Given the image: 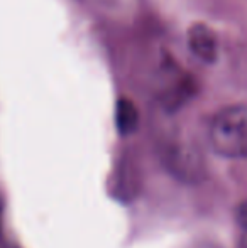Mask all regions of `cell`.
<instances>
[{
  "mask_svg": "<svg viewBox=\"0 0 247 248\" xmlns=\"http://www.w3.org/2000/svg\"><path fill=\"white\" fill-rule=\"evenodd\" d=\"M217 154L231 159L247 157V105H232L214 117L208 130Z\"/></svg>",
  "mask_w": 247,
  "mask_h": 248,
  "instance_id": "obj_1",
  "label": "cell"
},
{
  "mask_svg": "<svg viewBox=\"0 0 247 248\" xmlns=\"http://www.w3.org/2000/svg\"><path fill=\"white\" fill-rule=\"evenodd\" d=\"M188 46L198 59L214 62L218 52V43L215 32L205 24H195L188 31Z\"/></svg>",
  "mask_w": 247,
  "mask_h": 248,
  "instance_id": "obj_2",
  "label": "cell"
},
{
  "mask_svg": "<svg viewBox=\"0 0 247 248\" xmlns=\"http://www.w3.org/2000/svg\"><path fill=\"white\" fill-rule=\"evenodd\" d=\"M115 125L120 134L127 135L137 128L139 125V111L135 105L127 98H120L115 107Z\"/></svg>",
  "mask_w": 247,
  "mask_h": 248,
  "instance_id": "obj_3",
  "label": "cell"
},
{
  "mask_svg": "<svg viewBox=\"0 0 247 248\" xmlns=\"http://www.w3.org/2000/svg\"><path fill=\"white\" fill-rule=\"evenodd\" d=\"M237 221L241 226H244V228L247 230V199L244 202H242L241 206H239L237 209Z\"/></svg>",
  "mask_w": 247,
  "mask_h": 248,
  "instance_id": "obj_4",
  "label": "cell"
}]
</instances>
